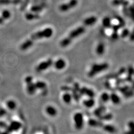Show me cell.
<instances>
[{"label": "cell", "instance_id": "obj_21", "mask_svg": "<svg viewBox=\"0 0 134 134\" xmlns=\"http://www.w3.org/2000/svg\"><path fill=\"white\" fill-rule=\"evenodd\" d=\"M105 52V45L104 44L101 42L99 43L97 46L96 49V52L98 55H103Z\"/></svg>", "mask_w": 134, "mask_h": 134}, {"label": "cell", "instance_id": "obj_26", "mask_svg": "<svg viewBox=\"0 0 134 134\" xmlns=\"http://www.w3.org/2000/svg\"><path fill=\"white\" fill-rule=\"evenodd\" d=\"M113 118V115L111 113L103 114L99 118L100 120L108 121L110 120Z\"/></svg>", "mask_w": 134, "mask_h": 134}, {"label": "cell", "instance_id": "obj_3", "mask_svg": "<svg viewBox=\"0 0 134 134\" xmlns=\"http://www.w3.org/2000/svg\"><path fill=\"white\" fill-rule=\"evenodd\" d=\"M109 68V64L107 63H103L101 64H94L88 73L89 77L92 78L97 74L100 73Z\"/></svg>", "mask_w": 134, "mask_h": 134}, {"label": "cell", "instance_id": "obj_13", "mask_svg": "<svg viewBox=\"0 0 134 134\" xmlns=\"http://www.w3.org/2000/svg\"><path fill=\"white\" fill-rule=\"evenodd\" d=\"M88 124L92 127H102L103 124L100 120H97L94 119H89L88 121Z\"/></svg>", "mask_w": 134, "mask_h": 134}, {"label": "cell", "instance_id": "obj_34", "mask_svg": "<svg viewBox=\"0 0 134 134\" xmlns=\"http://www.w3.org/2000/svg\"><path fill=\"white\" fill-rule=\"evenodd\" d=\"M125 82H126L125 79L120 78V79H117V80H116L115 85H117V86H118V85H120V84L124 83Z\"/></svg>", "mask_w": 134, "mask_h": 134}, {"label": "cell", "instance_id": "obj_50", "mask_svg": "<svg viewBox=\"0 0 134 134\" xmlns=\"http://www.w3.org/2000/svg\"><path fill=\"white\" fill-rule=\"evenodd\" d=\"M1 133H0V134H1Z\"/></svg>", "mask_w": 134, "mask_h": 134}, {"label": "cell", "instance_id": "obj_28", "mask_svg": "<svg viewBox=\"0 0 134 134\" xmlns=\"http://www.w3.org/2000/svg\"><path fill=\"white\" fill-rule=\"evenodd\" d=\"M11 15V14L10 12V11L7 10H5L2 12L1 16L5 20H7L9 18H10Z\"/></svg>", "mask_w": 134, "mask_h": 134}, {"label": "cell", "instance_id": "obj_11", "mask_svg": "<svg viewBox=\"0 0 134 134\" xmlns=\"http://www.w3.org/2000/svg\"><path fill=\"white\" fill-rule=\"evenodd\" d=\"M126 71V69L124 67H122L120 69L119 71H118L115 74H111L108 75L107 77V79H118L120 76L124 74Z\"/></svg>", "mask_w": 134, "mask_h": 134}, {"label": "cell", "instance_id": "obj_45", "mask_svg": "<svg viewBox=\"0 0 134 134\" xmlns=\"http://www.w3.org/2000/svg\"><path fill=\"white\" fill-rule=\"evenodd\" d=\"M74 88L75 90H76L77 91H79V90H80V86H79V84L78 83H74Z\"/></svg>", "mask_w": 134, "mask_h": 134}, {"label": "cell", "instance_id": "obj_1", "mask_svg": "<svg viewBox=\"0 0 134 134\" xmlns=\"http://www.w3.org/2000/svg\"><path fill=\"white\" fill-rule=\"evenodd\" d=\"M53 34V30L51 28L48 27L43 30L38 31L33 34L30 38L24 41L20 46V49L22 51L27 50L34 44L35 40L40 39L42 38H50Z\"/></svg>", "mask_w": 134, "mask_h": 134}, {"label": "cell", "instance_id": "obj_33", "mask_svg": "<svg viewBox=\"0 0 134 134\" xmlns=\"http://www.w3.org/2000/svg\"><path fill=\"white\" fill-rule=\"evenodd\" d=\"M29 0H25L24 2L22 3V5L20 7V10L22 11L25 10L26 8L27 7L28 3H29Z\"/></svg>", "mask_w": 134, "mask_h": 134}, {"label": "cell", "instance_id": "obj_14", "mask_svg": "<svg viewBox=\"0 0 134 134\" xmlns=\"http://www.w3.org/2000/svg\"><path fill=\"white\" fill-rule=\"evenodd\" d=\"M66 66V63L63 59H59L54 63V67L58 70H63Z\"/></svg>", "mask_w": 134, "mask_h": 134}, {"label": "cell", "instance_id": "obj_7", "mask_svg": "<svg viewBox=\"0 0 134 134\" xmlns=\"http://www.w3.org/2000/svg\"><path fill=\"white\" fill-rule=\"evenodd\" d=\"M22 127L21 123L16 121H14L11 123L10 125L7 128V132H13L14 131H17L19 130Z\"/></svg>", "mask_w": 134, "mask_h": 134}, {"label": "cell", "instance_id": "obj_6", "mask_svg": "<svg viewBox=\"0 0 134 134\" xmlns=\"http://www.w3.org/2000/svg\"><path fill=\"white\" fill-rule=\"evenodd\" d=\"M53 63V60L51 59H49L47 60L40 63L36 68V71L39 73L46 70L49 67H51Z\"/></svg>", "mask_w": 134, "mask_h": 134}, {"label": "cell", "instance_id": "obj_17", "mask_svg": "<svg viewBox=\"0 0 134 134\" xmlns=\"http://www.w3.org/2000/svg\"><path fill=\"white\" fill-rule=\"evenodd\" d=\"M25 17L27 20H31L39 19L40 15L37 13H27L25 14Z\"/></svg>", "mask_w": 134, "mask_h": 134}, {"label": "cell", "instance_id": "obj_5", "mask_svg": "<svg viewBox=\"0 0 134 134\" xmlns=\"http://www.w3.org/2000/svg\"><path fill=\"white\" fill-rule=\"evenodd\" d=\"M78 3V0H70L68 3L61 5L59 10L61 12H67L71 9L76 7Z\"/></svg>", "mask_w": 134, "mask_h": 134}, {"label": "cell", "instance_id": "obj_48", "mask_svg": "<svg viewBox=\"0 0 134 134\" xmlns=\"http://www.w3.org/2000/svg\"><path fill=\"white\" fill-rule=\"evenodd\" d=\"M125 134H134V131H132V130H128L127 132H126Z\"/></svg>", "mask_w": 134, "mask_h": 134}, {"label": "cell", "instance_id": "obj_37", "mask_svg": "<svg viewBox=\"0 0 134 134\" xmlns=\"http://www.w3.org/2000/svg\"><path fill=\"white\" fill-rule=\"evenodd\" d=\"M12 0H0V5H7L12 3Z\"/></svg>", "mask_w": 134, "mask_h": 134}, {"label": "cell", "instance_id": "obj_44", "mask_svg": "<svg viewBox=\"0 0 134 134\" xmlns=\"http://www.w3.org/2000/svg\"><path fill=\"white\" fill-rule=\"evenodd\" d=\"M12 4H13L14 5H18L20 4L22 2V0H12Z\"/></svg>", "mask_w": 134, "mask_h": 134}, {"label": "cell", "instance_id": "obj_18", "mask_svg": "<svg viewBox=\"0 0 134 134\" xmlns=\"http://www.w3.org/2000/svg\"><path fill=\"white\" fill-rule=\"evenodd\" d=\"M27 91L28 94L30 95H33L35 94L37 89L35 87V83L32 82L27 85Z\"/></svg>", "mask_w": 134, "mask_h": 134}, {"label": "cell", "instance_id": "obj_23", "mask_svg": "<svg viewBox=\"0 0 134 134\" xmlns=\"http://www.w3.org/2000/svg\"><path fill=\"white\" fill-rule=\"evenodd\" d=\"M103 26L106 28H110L112 26L111 19L109 17H105L102 20Z\"/></svg>", "mask_w": 134, "mask_h": 134}, {"label": "cell", "instance_id": "obj_42", "mask_svg": "<svg viewBox=\"0 0 134 134\" xmlns=\"http://www.w3.org/2000/svg\"><path fill=\"white\" fill-rule=\"evenodd\" d=\"M61 89L63 91H66V92H68V91L72 90V88L71 87H68V86H63V87H61Z\"/></svg>", "mask_w": 134, "mask_h": 134}, {"label": "cell", "instance_id": "obj_2", "mask_svg": "<svg viewBox=\"0 0 134 134\" xmlns=\"http://www.w3.org/2000/svg\"><path fill=\"white\" fill-rule=\"evenodd\" d=\"M86 31V28L83 26L78 27L76 29L73 30L65 38L60 42L61 47H66L68 46L73 41L74 39L77 38L80 35L85 33Z\"/></svg>", "mask_w": 134, "mask_h": 134}, {"label": "cell", "instance_id": "obj_15", "mask_svg": "<svg viewBox=\"0 0 134 134\" xmlns=\"http://www.w3.org/2000/svg\"><path fill=\"white\" fill-rule=\"evenodd\" d=\"M102 127L104 131L109 134H115L117 131L116 127L111 124L103 125Z\"/></svg>", "mask_w": 134, "mask_h": 134}, {"label": "cell", "instance_id": "obj_49", "mask_svg": "<svg viewBox=\"0 0 134 134\" xmlns=\"http://www.w3.org/2000/svg\"><path fill=\"white\" fill-rule=\"evenodd\" d=\"M4 20H5L2 16L0 17V24H2L4 22Z\"/></svg>", "mask_w": 134, "mask_h": 134}, {"label": "cell", "instance_id": "obj_22", "mask_svg": "<svg viewBox=\"0 0 134 134\" xmlns=\"http://www.w3.org/2000/svg\"><path fill=\"white\" fill-rule=\"evenodd\" d=\"M72 98H73L72 95L68 93H66L64 94L62 96L63 100L66 104L70 103L72 101Z\"/></svg>", "mask_w": 134, "mask_h": 134}, {"label": "cell", "instance_id": "obj_16", "mask_svg": "<svg viewBox=\"0 0 134 134\" xmlns=\"http://www.w3.org/2000/svg\"><path fill=\"white\" fill-rule=\"evenodd\" d=\"M110 100L115 105L119 104L121 102L120 97L115 93H112L110 95Z\"/></svg>", "mask_w": 134, "mask_h": 134}, {"label": "cell", "instance_id": "obj_4", "mask_svg": "<svg viewBox=\"0 0 134 134\" xmlns=\"http://www.w3.org/2000/svg\"><path fill=\"white\" fill-rule=\"evenodd\" d=\"M74 126L77 130L80 131L84 126L85 120L83 115L81 112H77L74 113L73 117Z\"/></svg>", "mask_w": 134, "mask_h": 134}, {"label": "cell", "instance_id": "obj_43", "mask_svg": "<svg viewBox=\"0 0 134 134\" xmlns=\"http://www.w3.org/2000/svg\"><path fill=\"white\" fill-rule=\"evenodd\" d=\"M105 87L107 88V89H109V90H110V89H111V88H112L111 85H110V82H109L108 81H106L105 82Z\"/></svg>", "mask_w": 134, "mask_h": 134}, {"label": "cell", "instance_id": "obj_39", "mask_svg": "<svg viewBox=\"0 0 134 134\" xmlns=\"http://www.w3.org/2000/svg\"><path fill=\"white\" fill-rule=\"evenodd\" d=\"M128 127L129 130L134 131V122L133 121H130L128 123Z\"/></svg>", "mask_w": 134, "mask_h": 134}, {"label": "cell", "instance_id": "obj_36", "mask_svg": "<svg viewBox=\"0 0 134 134\" xmlns=\"http://www.w3.org/2000/svg\"><path fill=\"white\" fill-rule=\"evenodd\" d=\"M111 28H112L113 31L114 32H118V31L119 30V29L121 28L120 25L118 24H114V25H112V26L111 27Z\"/></svg>", "mask_w": 134, "mask_h": 134}, {"label": "cell", "instance_id": "obj_35", "mask_svg": "<svg viewBox=\"0 0 134 134\" xmlns=\"http://www.w3.org/2000/svg\"><path fill=\"white\" fill-rule=\"evenodd\" d=\"M24 80H25V82L27 83V84L33 82V78H32V77L29 76L25 78Z\"/></svg>", "mask_w": 134, "mask_h": 134}, {"label": "cell", "instance_id": "obj_19", "mask_svg": "<svg viewBox=\"0 0 134 134\" xmlns=\"http://www.w3.org/2000/svg\"><path fill=\"white\" fill-rule=\"evenodd\" d=\"M83 104L85 107L90 108L93 107L95 105V100L93 98H89L83 101Z\"/></svg>", "mask_w": 134, "mask_h": 134}, {"label": "cell", "instance_id": "obj_20", "mask_svg": "<svg viewBox=\"0 0 134 134\" xmlns=\"http://www.w3.org/2000/svg\"><path fill=\"white\" fill-rule=\"evenodd\" d=\"M106 110L105 107L103 106H101L100 107H98L96 108L94 111V114L97 117L99 118L102 115H103L104 113V112Z\"/></svg>", "mask_w": 134, "mask_h": 134}, {"label": "cell", "instance_id": "obj_29", "mask_svg": "<svg viewBox=\"0 0 134 134\" xmlns=\"http://www.w3.org/2000/svg\"><path fill=\"white\" fill-rule=\"evenodd\" d=\"M130 88L128 86H124L122 87H119L118 88V90L120 91L122 94H124L128 91Z\"/></svg>", "mask_w": 134, "mask_h": 134}, {"label": "cell", "instance_id": "obj_27", "mask_svg": "<svg viewBox=\"0 0 134 134\" xmlns=\"http://www.w3.org/2000/svg\"><path fill=\"white\" fill-rule=\"evenodd\" d=\"M100 99L102 102L107 103L110 100V95L106 93H104L101 95Z\"/></svg>", "mask_w": 134, "mask_h": 134}, {"label": "cell", "instance_id": "obj_41", "mask_svg": "<svg viewBox=\"0 0 134 134\" xmlns=\"http://www.w3.org/2000/svg\"><path fill=\"white\" fill-rule=\"evenodd\" d=\"M7 114V111L4 108H0V117H4Z\"/></svg>", "mask_w": 134, "mask_h": 134}, {"label": "cell", "instance_id": "obj_46", "mask_svg": "<svg viewBox=\"0 0 134 134\" xmlns=\"http://www.w3.org/2000/svg\"><path fill=\"white\" fill-rule=\"evenodd\" d=\"M6 124L4 122H0V127L5 128L6 127Z\"/></svg>", "mask_w": 134, "mask_h": 134}, {"label": "cell", "instance_id": "obj_31", "mask_svg": "<svg viewBox=\"0 0 134 134\" xmlns=\"http://www.w3.org/2000/svg\"><path fill=\"white\" fill-rule=\"evenodd\" d=\"M115 18H116V19L117 20L119 21V24L120 25L121 27H123L125 26V22L124 20L122 18H121L120 16H116Z\"/></svg>", "mask_w": 134, "mask_h": 134}, {"label": "cell", "instance_id": "obj_10", "mask_svg": "<svg viewBox=\"0 0 134 134\" xmlns=\"http://www.w3.org/2000/svg\"><path fill=\"white\" fill-rule=\"evenodd\" d=\"M45 112L50 117H55L58 114L57 109L52 105H48L46 107Z\"/></svg>", "mask_w": 134, "mask_h": 134}, {"label": "cell", "instance_id": "obj_8", "mask_svg": "<svg viewBox=\"0 0 134 134\" xmlns=\"http://www.w3.org/2000/svg\"><path fill=\"white\" fill-rule=\"evenodd\" d=\"M46 6V4L44 2H42L39 4H35L33 5L30 8V11L32 13H37L41 12Z\"/></svg>", "mask_w": 134, "mask_h": 134}, {"label": "cell", "instance_id": "obj_38", "mask_svg": "<svg viewBox=\"0 0 134 134\" xmlns=\"http://www.w3.org/2000/svg\"><path fill=\"white\" fill-rule=\"evenodd\" d=\"M133 74H134V69L132 66H130L129 67L128 70L127 76L132 77Z\"/></svg>", "mask_w": 134, "mask_h": 134}, {"label": "cell", "instance_id": "obj_12", "mask_svg": "<svg viewBox=\"0 0 134 134\" xmlns=\"http://www.w3.org/2000/svg\"><path fill=\"white\" fill-rule=\"evenodd\" d=\"M97 20V18L96 16H91L86 19L83 21V24L86 27L91 26L94 24Z\"/></svg>", "mask_w": 134, "mask_h": 134}, {"label": "cell", "instance_id": "obj_30", "mask_svg": "<svg viewBox=\"0 0 134 134\" xmlns=\"http://www.w3.org/2000/svg\"><path fill=\"white\" fill-rule=\"evenodd\" d=\"M129 34H130V31L129 29H128L127 28H125L122 31V33L121 34V36L122 38H126Z\"/></svg>", "mask_w": 134, "mask_h": 134}, {"label": "cell", "instance_id": "obj_9", "mask_svg": "<svg viewBox=\"0 0 134 134\" xmlns=\"http://www.w3.org/2000/svg\"><path fill=\"white\" fill-rule=\"evenodd\" d=\"M79 93L81 95H86L89 98H94L95 96V93L94 91L87 87H83L79 90Z\"/></svg>", "mask_w": 134, "mask_h": 134}, {"label": "cell", "instance_id": "obj_40", "mask_svg": "<svg viewBox=\"0 0 134 134\" xmlns=\"http://www.w3.org/2000/svg\"><path fill=\"white\" fill-rule=\"evenodd\" d=\"M111 37L113 40H117L119 38V34H118L117 32L113 31V33L111 34Z\"/></svg>", "mask_w": 134, "mask_h": 134}, {"label": "cell", "instance_id": "obj_32", "mask_svg": "<svg viewBox=\"0 0 134 134\" xmlns=\"http://www.w3.org/2000/svg\"><path fill=\"white\" fill-rule=\"evenodd\" d=\"M124 94V96L126 98H129L131 97L133 95V89H131L130 88L127 91L126 93H125Z\"/></svg>", "mask_w": 134, "mask_h": 134}, {"label": "cell", "instance_id": "obj_25", "mask_svg": "<svg viewBox=\"0 0 134 134\" xmlns=\"http://www.w3.org/2000/svg\"><path fill=\"white\" fill-rule=\"evenodd\" d=\"M6 105L9 109L11 110H14L16 107V103L13 100H9L6 102Z\"/></svg>", "mask_w": 134, "mask_h": 134}, {"label": "cell", "instance_id": "obj_24", "mask_svg": "<svg viewBox=\"0 0 134 134\" xmlns=\"http://www.w3.org/2000/svg\"><path fill=\"white\" fill-rule=\"evenodd\" d=\"M35 85L36 89H39L41 90H44L46 88L47 85L46 83L42 81H37L35 83Z\"/></svg>", "mask_w": 134, "mask_h": 134}, {"label": "cell", "instance_id": "obj_47", "mask_svg": "<svg viewBox=\"0 0 134 134\" xmlns=\"http://www.w3.org/2000/svg\"><path fill=\"white\" fill-rule=\"evenodd\" d=\"M129 35H130V39L132 41H133V40H134V34H133V32H132L131 34H129Z\"/></svg>", "mask_w": 134, "mask_h": 134}]
</instances>
